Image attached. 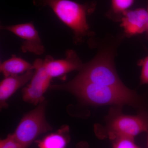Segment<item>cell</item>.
I'll return each instance as SVG.
<instances>
[{
	"instance_id": "1",
	"label": "cell",
	"mask_w": 148,
	"mask_h": 148,
	"mask_svg": "<svg viewBox=\"0 0 148 148\" xmlns=\"http://www.w3.org/2000/svg\"><path fill=\"white\" fill-rule=\"evenodd\" d=\"M51 88L71 92L84 103L94 106H129L139 104V96L128 88H118L95 84L75 77L68 83L55 85Z\"/></svg>"
},
{
	"instance_id": "2",
	"label": "cell",
	"mask_w": 148,
	"mask_h": 148,
	"mask_svg": "<svg viewBox=\"0 0 148 148\" xmlns=\"http://www.w3.org/2000/svg\"><path fill=\"white\" fill-rule=\"evenodd\" d=\"M34 3L36 5L50 8L58 18L73 30L75 42L92 35L87 16L95 9L94 3L80 4L71 0H34Z\"/></svg>"
},
{
	"instance_id": "3",
	"label": "cell",
	"mask_w": 148,
	"mask_h": 148,
	"mask_svg": "<svg viewBox=\"0 0 148 148\" xmlns=\"http://www.w3.org/2000/svg\"><path fill=\"white\" fill-rule=\"evenodd\" d=\"M122 106L111 108L106 116V124L95 126L96 136L110 140L121 137L134 138L143 132L148 133V113L141 112L136 115L125 114Z\"/></svg>"
},
{
	"instance_id": "4",
	"label": "cell",
	"mask_w": 148,
	"mask_h": 148,
	"mask_svg": "<svg viewBox=\"0 0 148 148\" xmlns=\"http://www.w3.org/2000/svg\"><path fill=\"white\" fill-rule=\"evenodd\" d=\"M79 71L75 77L77 79L118 88L127 87L118 75L110 52L99 53L90 62L84 64Z\"/></svg>"
},
{
	"instance_id": "5",
	"label": "cell",
	"mask_w": 148,
	"mask_h": 148,
	"mask_svg": "<svg viewBox=\"0 0 148 148\" xmlns=\"http://www.w3.org/2000/svg\"><path fill=\"white\" fill-rule=\"evenodd\" d=\"M45 110V102L40 103L22 118L11 134L25 148H28L38 136L51 129L46 119Z\"/></svg>"
},
{
	"instance_id": "6",
	"label": "cell",
	"mask_w": 148,
	"mask_h": 148,
	"mask_svg": "<svg viewBox=\"0 0 148 148\" xmlns=\"http://www.w3.org/2000/svg\"><path fill=\"white\" fill-rule=\"evenodd\" d=\"M34 73L30 83L22 90L24 101L34 105L44 102V94L49 86L51 78L46 69L45 60L37 59L33 64Z\"/></svg>"
},
{
	"instance_id": "7",
	"label": "cell",
	"mask_w": 148,
	"mask_h": 148,
	"mask_svg": "<svg viewBox=\"0 0 148 148\" xmlns=\"http://www.w3.org/2000/svg\"><path fill=\"white\" fill-rule=\"evenodd\" d=\"M1 29L12 32L23 39L21 50L24 53L29 52L36 55H41L45 48L38 33L32 23L1 26Z\"/></svg>"
},
{
	"instance_id": "8",
	"label": "cell",
	"mask_w": 148,
	"mask_h": 148,
	"mask_svg": "<svg viewBox=\"0 0 148 148\" xmlns=\"http://www.w3.org/2000/svg\"><path fill=\"white\" fill-rule=\"evenodd\" d=\"M65 59L54 60L50 56L45 59L46 69L51 78L63 76L74 71H79L84 64L74 50L69 49L66 51Z\"/></svg>"
},
{
	"instance_id": "9",
	"label": "cell",
	"mask_w": 148,
	"mask_h": 148,
	"mask_svg": "<svg viewBox=\"0 0 148 148\" xmlns=\"http://www.w3.org/2000/svg\"><path fill=\"white\" fill-rule=\"evenodd\" d=\"M121 21V26L127 36L143 34L147 27V11L143 8L128 10L123 14Z\"/></svg>"
},
{
	"instance_id": "10",
	"label": "cell",
	"mask_w": 148,
	"mask_h": 148,
	"mask_svg": "<svg viewBox=\"0 0 148 148\" xmlns=\"http://www.w3.org/2000/svg\"><path fill=\"white\" fill-rule=\"evenodd\" d=\"M34 69L20 75L6 77L0 83V103L1 108L5 107L6 102L18 88L32 79Z\"/></svg>"
},
{
	"instance_id": "11",
	"label": "cell",
	"mask_w": 148,
	"mask_h": 148,
	"mask_svg": "<svg viewBox=\"0 0 148 148\" xmlns=\"http://www.w3.org/2000/svg\"><path fill=\"white\" fill-rule=\"evenodd\" d=\"M32 69H34L33 64L15 55L12 56L0 65V71L5 77L21 75Z\"/></svg>"
},
{
	"instance_id": "12",
	"label": "cell",
	"mask_w": 148,
	"mask_h": 148,
	"mask_svg": "<svg viewBox=\"0 0 148 148\" xmlns=\"http://www.w3.org/2000/svg\"><path fill=\"white\" fill-rule=\"evenodd\" d=\"M69 128L66 126L38 141V148H66L69 142Z\"/></svg>"
},
{
	"instance_id": "13",
	"label": "cell",
	"mask_w": 148,
	"mask_h": 148,
	"mask_svg": "<svg viewBox=\"0 0 148 148\" xmlns=\"http://www.w3.org/2000/svg\"><path fill=\"white\" fill-rule=\"evenodd\" d=\"M135 0H111V7L110 12L112 15L121 16L129 10L134 2Z\"/></svg>"
},
{
	"instance_id": "14",
	"label": "cell",
	"mask_w": 148,
	"mask_h": 148,
	"mask_svg": "<svg viewBox=\"0 0 148 148\" xmlns=\"http://www.w3.org/2000/svg\"><path fill=\"white\" fill-rule=\"evenodd\" d=\"M112 141L113 148H140L135 144L134 138L121 137Z\"/></svg>"
},
{
	"instance_id": "15",
	"label": "cell",
	"mask_w": 148,
	"mask_h": 148,
	"mask_svg": "<svg viewBox=\"0 0 148 148\" xmlns=\"http://www.w3.org/2000/svg\"><path fill=\"white\" fill-rule=\"evenodd\" d=\"M0 148H25L10 134L6 138L0 141Z\"/></svg>"
},
{
	"instance_id": "16",
	"label": "cell",
	"mask_w": 148,
	"mask_h": 148,
	"mask_svg": "<svg viewBox=\"0 0 148 148\" xmlns=\"http://www.w3.org/2000/svg\"><path fill=\"white\" fill-rule=\"evenodd\" d=\"M138 65L142 67L140 84H148V56L140 60Z\"/></svg>"
},
{
	"instance_id": "17",
	"label": "cell",
	"mask_w": 148,
	"mask_h": 148,
	"mask_svg": "<svg viewBox=\"0 0 148 148\" xmlns=\"http://www.w3.org/2000/svg\"><path fill=\"white\" fill-rule=\"evenodd\" d=\"M77 148H88L87 144L85 143H80L78 145Z\"/></svg>"
},
{
	"instance_id": "18",
	"label": "cell",
	"mask_w": 148,
	"mask_h": 148,
	"mask_svg": "<svg viewBox=\"0 0 148 148\" xmlns=\"http://www.w3.org/2000/svg\"><path fill=\"white\" fill-rule=\"evenodd\" d=\"M147 11L148 13V23H147V31H146V34H147V36L148 38V6L147 8Z\"/></svg>"
},
{
	"instance_id": "19",
	"label": "cell",
	"mask_w": 148,
	"mask_h": 148,
	"mask_svg": "<svg viewBox=\"0 0 148 148\" xmlns=\"http://www.w3.org/2000/svg\"><path fill=\"white\" fill-rule=\"evenodd\" d=\"M147 145H148V140H147Z\"/></svg>"
}]
</instances>
